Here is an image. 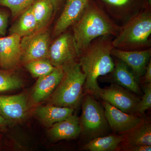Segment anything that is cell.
Returning a JSON list of instances; mask_svg holds the SVG:
<instances>
[{"instance_id": "6da1fadb", "label": "cell", "mask_w": 151, "mask_h": 151, "mask_svg": "<svg viewBox=\"0 0 151 151\" xmlns=\"http://www.w3.org/2000/svg\"><path fill=\"white\" fill-rule=\"evenodd\" d=\"M110 36H103L91 42L78 55V63L85 76L84 90L99 98L102 88L97 79L113 71L115 63L111 52L114 48Z\"/></svg>"}, {"instance_id": "7a4b0ae2", "label": "cell", "mask_w": 151, "mask_h": 151, "mask_svg": "<svg viewBox=\"0 0 151 151\" xmlns=\"http://www.w3.org/2000/svg\"><path fill=\"white\" fill-rule=\"evenodd\" d=\"M122 27L113 22L97 6L89 2L81 17L73 25V37L79 54L97 38L117 36Z\"/></svg>"}, {"instance_id": "3957f363", "label": "cell", "mask_w": 151, "mask_h": 151, "mask_svg": "<svg viewBox=\"0 0 151 151\" xmlns=\"http://www.w3.org/2000/svg\"><path fill=\"white\" fill-rule=\"evenodd\" d=\"M62 66L63 77L52 93L51 103L55 106L74 109L81 104L84 96L85 75L76 60Z\"/></svg>"}, {"instance_id": "277c9868", "label": "cell", "mask_w": 151, "mask_h": 151, "mask_svg": "<svg viewBox=\"0 0 151 151\" xmlns=\"http://www.w3.org/2000/svg\"><path fill=\"white\" fill-rule=\"evenodd\" d=\"M151 34V15L149 12L137 14L122 27L112 41L114 48L125 50L144 48L150 46Z\"/></svg>"}, {"instance_id": "5b68a950", "label": "cell", "mask_w": 151, "mask_h": 151, "mask_svg": "<svg viewBox=\"0 0 151 151\" xmlns=\"http://www.w3.org/2000/svg\"><path fill=\"white\" fill-rule=\"evenodd\" d=\"M81 104L82 111L79 119L81 134L89 141L107 135L111 129L102 104L89 93L84 94Z\"/></svg>"}, {"instance_id": "8992f818", "label": "cell", "mask_w": 151, "mask_h": 151, "mask_svg": "<svg viewBox=\"0 0 151 151\" xmlns=\"http://www.w3.org/2000/svg\"><path fill=\"white\" fill-rule=\"evenodd\" d=\"M99 98L122 112L132 115L137 113L141 100L137 94L113 83L106 88H102Z\"/></svg>"}, {"instance_id": "52a82bcc", "label": "cell", "mask_w": 151, "mask_h": 151, "mask_svg": "<svg viewBox=\"0 0 151 151\" xmlns=\"http://www.w3.org/2000/svg\"><path fill=\"white\" fill-rule=\"evenodd\" d=\"M50 36L44 29L21 38V60L25 63L41 59H48Z\"/></svg>"}, {"instance_id": "ba28073f", "label": "cell", "mask_w": 151, "mask_h": 151, "mask_svg": "<svg viewBox=\"0 0 151 151\" xmlns=\"http://www.w3.org/2000/svg\"><path fill=\"white\" fill-rule=\"evenodd\" d=\"M79 53L73 35L62 33L50 45L48 59L54 67L62 66L75 60Z\"/></svg>"}, {"instance_id": "9c48e42d", "label": "cell", "mask_w": 151, "mask_h": 151, "mask_svg": "<svg viewBox=\"0 0 151 151\" xmlns=\"http://www.w3.org/2000/svg\"><path fill=\"white\" fill-rule=\"evenodd\" d=\"M102 104L110 129L115 133L125 134L144 122L139 117L124 113L105 101H102Z\"/></svg>"}, {"instance_id": "30bf717a", "label": "cell", "mask_w": 151, "mask_h": 151, "mask_svg": "<svg viewBox=\"0 0 151 151\" xmlns=\"http://www.w3.org/2000/svg\"><path fill=\"white\" fill-rule=\"evenodd\" d=\"M21 37L12 34L0 37V69L11 70L21 60Z\"/></svg>"}, {"instance_id": "8fae6325", "label": "cell", "mask_w": 151, "mask_h": 151, "mask_svg": "<svg viewBox=\"0 0 151 151\" xmlns=\"http://www.w3.org/2000/svg\"><path fill=\"white\" fill-rule=\"evenodd\" d=\"M89 2V0H66L62 13L55 26L53 35L58 36L73 25L81 17Z\"/></svg>"}, {"instance_id": "7c38bea8", "label": "cell", "mask_w": 151, "mask_h": 151, "mask_svg": "<svg viewBox=\"0 0 151 151\" xmlns=\"http://www.w3.org/2000/svg\"><path fill=\"white\" fill-rule=\"evenodd\" d=\"M111 55L132 68L133 73L138 78L145 74L146 68L150 58L151 50L149 48L144 50H125L114 47Z\"/></svg>"}, {"instance_id": "4fadbf2b", "label": "cell", "mask_w": 151, "mask_h": 151, "mask_svg": "<svg viewBox=\"0 0 151 151\" xmlns=\"http://www.w3.org/2000/svg\"><path fill=\"white\" fill-rule=\"evenodd\" d=\"M26 97L24 94L0 95V113L6 119L17 121L27 113Z\"/></svg>"}, {"instance_id": "5bb4252c", "label": "cell", "mask_w": 151, "mask_h": 151, "mask_svg": "<svg viewBox=\"0 0 151 151\" xmlns=\"http://www.w3.org/2000/svg\"><path fill=\"white\" fill-rule=\"evenodd\" d=\"M62 66L55 67L47 75L38 78L32 94L33 100L38 103L43 101L53 93L63 77Z\"/></svg>"}, {"instance_id": "9a60e30c", "label": "cell", "mask_w": 151, "mask_h": 151, "mask_svg": "<svg viewBox=\"0 0 151 151\" xmlns=\"http://www.w3.org/2000/svg\"><path fill=\"white\" fill-rule=\"evenodd\" d=\"M51 127L49 131V135L55 141L75 139L81 133L79 118L76 115H71Z\"/></svg>"}, {"instance_id": "2e32d148", "label": "cell", "mask_w": 151, "mask_h": 151, "mask_svg": "<svg viewBox=\"0 0 151 151\" xmlns=\"http://www.w3.org/2000/svg\"><path fill=\"white\" fill-rule=\"evenodd\" d=\"M111 73L113 84H118L135 94L140 95L142 94L138 78L122 60L119 59L115 63V67Z\"/></svg>"}, {"instance_id": "e0dca14e", "label": "cell", "mask_w": 151, "mask_h": 151, "mask_svg": "<svg viewBox=\"0 0 151 151\" xmlns=\"http://www.w3.org/2000/svg\"><path fill=\"white\" fill-rule=\"evenodd\" d=\"M73 108L52 105L38 107L36 110L35 114L45 124L51 127L73 115Z\"/></svg>"}, {"instance_id": "ac0fdd59", "label": "cell", "mask_w": 151, "mask_h": 151, "mask_svg": "<svg viewBox=\"0 0 151 151\" xmlns=\"http://www.w3.org/2000/svg\"><path fill=\"white\" fill-rule=\"evenodd\" d=\"M125 139L124 134H111L97 137L85 144L83 150L90 151H115L119 148L122 143H124Z\"/></svg>"}, {"instance_id": "d6986e66", "label": "cell", "mask_w": 151, "mask_h": 151, "mask_svg": "<svg viewBox=\"0 0 151 151\" xmlns=\"http://www.w3.org/2000/svg\"><path fill=\"white\" fill-rule=\"evenodd\" d=\"M19 17L10 28L9 35H17L22 37L38 31L37 23L31 6Z\"/></svg>"}, {"instance_id": "ffe728a7", "label": "cell", "mask_w": 151, "mask_h": 151, "mask_svg": "<svg viewBox=\"0 0 151 151\" xmlns=\"http://www.w3.org/2000/svg\"><path fill=\"white\" fill-rule=\"evenodd\" d=\"M126 145L130 146H151V126L144 122L129 132L125 133Z\"/></svg>"}, {"instance_id": "44dd1931", "label": "cell", "mask_w": 151, "mask_h": 151, "mask_svg": "<svg viewBox=\"0 0 151 151\" xmlns=\"http://www.w3.org/2000/svg\"><path fill=\"white\" fill-rule=\"evenodd\" d=\"M31 8L37 23L38 31L44 29L54 14L51 2L49 0H36Z\"/></svg>"}, {"instance_id": "7402d4cb", "label": "cell", "mask_w": 151, "mask_h": 151, "mask_svg": "<svg viewBox=\"0 0 151 151\" xmlns=\"http://www.w3.org/2000/svg\"><path fill=\"white\" fill-rule=\"evenodd\" d=\"M28 71L35 78H39L51 73L55 68L48 59L32 60L25 63Z\"/></svg>"}, {"instance_id": "603a6c76", "label": "cell", "mask_w": 151, "mask_h": 151, "mask_svg": "<svg viewBox=\"0 0 151 151\" xmlns=\"http://www.w3.org/2000/svg\"><path fill=\"white\" fill-rule=\"evenodd\" d=\"M22 85L20 78L11 73V70L0 69V92L19 89Z\"/></svg>"}, {"instance_id": "cb8c5ba5", "label": "cell", "mask_w": 151, "mask_h": 151, "mask_svg": "<svg viewBox=\"0 0 151 151\" xmlns=\"http://www.w3.org/2000/svg\"><path fill=\"white\" fill-rule=\"evenodd\" d=\"M36 0H0V6L10 11L13 18L19 16Z\"/></svg>"}, {"instance_id": "d4e9b609", "label": "cell", "mask_w": 151, "mask_h": 151, "mask_svg": "<svg viewBox=\"0 0 151 151\" xmlns=\"http://www.w3.org/2000/svg\"><path fill=\"white\" fill-rule=\"evenodd\" d=\"M144 94L138 104L137 113L144 114L151 107V83L145 84L143 88Z\"/></svg>"}, {"instance_id": "484cf974", "label": "cell", "mask_w": 151, "mask_h": 151, "mask_svg": "<svg viewBox=\"0 0 151 151\" xmlns=\"http://www.w3.org/2000/svg\"><path fill=\"white\" fill-rule=\"evenodd\" d=\"M9 15L5 11L0 9V37L4 36L8 24Z\"/></svg>"}, {"instance_id": "4316f807", "label": "cell", "mask_w": 151, "mask_h": 151, "mask_svg": "<svg viewBox=\"0 0 151 151\" xmlns=\"http://www.w3.org/2000/svg\"><path fill=\"white\" fill-rule=\"evenodd\" d=\"M122 150L129 151H151V146H130L125 145L122 147Z\"/></svg>"}, {"instance_id": "83f0119b", "label": "cell", "mask_w": 151, "mask_h": 151, "mask_svg": "<svg viewBox=\"0 0 151 151\" xmlns=\"http://www.w3.org/2000/svg\"><path fill=\"white\" fill-rule=\"evenodd\" d=\"M110 5L116 7H122L127 5L131 0H102Z\"/></svg>"}, {"instance_id": "f1b7e54d", "label": "cell", "mask_w": 151, "mask_h": 151, "mask_svg": "<svg viewBox=\"0 0 151 151\" xmlns=\"http://www.w3.org/2000/svg\"><path fill=\"white\" fill-rule=\"evenodd\" d=\"M144 76V81L145 84L151 83V61H149L147 67L146 68L145 71Z\"/></svg>"}, {"instance_id": "f546056e", "label": "cell", "mask_w": 151, "mask_h": 151, "mask_svg": "<svg viewBox=\"0 0 151 151\" xmlns=\"http://www.w3.org/2000/svg\"><path fill=\"white\" fill-rule=\"evenodd\" d=\"M53 6L54 9V13L59 9L60 7L61 6L63 0H49Z\"/></svg>"}, {"instance_id": "4dcf8cb0", "label": "cell", "mask_w": 151, "mask_h": 151, "mask_svg": "<svg viewBox=\"0 0 151 151\" xmlns=\"http://www.w3.org/2000/svg\"><path fill=\"white\" fill-rule=\"evenodd\" d=\"M5 123L6 120L4 118L3 116L0 115V126L4 125V124H5Z\"/></svg>"}]
</instances>
